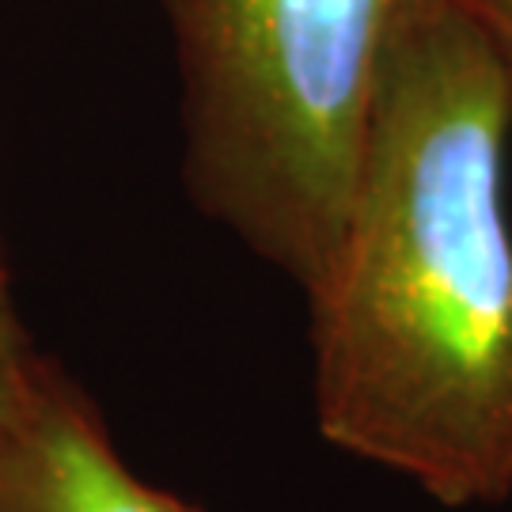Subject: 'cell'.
<instances>
[{
    "mask_svg": "<svg viewBox=\"0 0 512 512\" xmlns=\"http://www.w3.org/2000/svg\"><path fill=\"white\" fill-rule=\"evenodd\" d=\"M512 92L459 0L387 61L342 236L311 285V395L338 452L448 505L512 497Z\"/></svg>",
    "mask_w": 512,
    "mask_h": 512,
    "instance_id": "obj_1",
    "label": "cell"
},
{
    "mask_svg": "<svg viewBox=\"0 0 512 512\" xmlns=\"http://www.w3.org/2000/svg\"><path fill=\"white\" fill-rule=\"evenodd\" d=\"M437 0H164L186 186L308 293L342 236L387 61Z\"/></svg>",
    "mask_w": 512,
    "mask_h": 512,
    "instance_id": "obj_2",
    "label": "cell"
},
{
    "mask_svg": "<svg viewBox=\"0 0 512 512\" xmlns=\"http://www.w3.org/2000/svg\"><path fill=\"white\" fill-rule=\"evenodd\" d=\"M0 512H202L129 467L84 391L31 357L0 399Z\"/></svg>",
    "mask_w": 512,
    "mask_h": 512,
    "instance_id": "obj_3",
    "label": "cell"
},
{
    "mask_svg": "<svg viewBox=\"0 0 512 512\" xmlns=\"http://www.w3.org/2000/svg\"><path fill=\"white\" fill-rule=\"evenodd\" d=\"M459 4H463L467 16L475 19L482 38L490 42L512 92V0H459Z\"/></svg>",
    "mask_w": 512,
    "mask_h": 512,
    "instance_id": "obj_4",
    "label": "cell"
},
{
    "mask_svg": "<svg viewBox=\"0 0 512 512\" xmlns=\"http://www.w3.org/2000/svg\"><path fill=\"white\" fill-rule=\"evenodd\" d=\"M31 357H35V349L27 346V338H23L12 296H8V277H4V266H0V399L8 395V387L16 384V376L27 368Z\"/></svg>",
    "mask_w": 512,
    "mask_h": 512,
    "instance_id": "obj_5",
    "label": "cell"
}]
</instances>
